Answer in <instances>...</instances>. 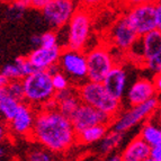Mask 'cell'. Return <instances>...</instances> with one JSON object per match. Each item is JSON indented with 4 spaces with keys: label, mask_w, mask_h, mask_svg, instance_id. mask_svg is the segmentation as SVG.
<instances>
[{
    "label": "cell",
    "mask_w": 161,
    "mask_h": 161,
    "mask_svg": "<svg viewBox=\"0 0 161 161\" xmlns=\"http://www.w3.org/2000/svg\"><path fill=\"white\" fill-rule=\"evenodd\" d=\"M31 136L50 152H63L75 142L72 124L58 110H38Z\"/></svg>",
    "instance_id": "cell-1"
},
{
    "label": "cell",
    "mask_w": 161,
    "mask_h": 161,
    "mask_svg": "<svg viewBox=\"0 0 161 161\" xmlns=\"http://www.w3.org/2000/svg\"><path fill=\"white\" fill-rule=\"evenodd\" d=\"M24 103L31 107H41L44 103L52 99L55 95L51 81V75L45 70H36L23 79Z\"/></svg>",
    "instance_id": "cell-2"
},
{
    "label": "cell",
    "mask_w": 161,
    "mask_h": 161,
    "mask_svg": "<svg viewBox=\"0 0 161 161\" xmlns=\"http://www.w3.org/2000/svg\"><path fill=\"white\" fill-rule=\"evenodd\" d=\"M79 99L82 104L112 116L115 119L121 113V102H117L106 92L102 83L87 81L78 88Z\"/></svg>",
    "instance_id": "cell-3"
},
{
    "label": "cell",
    "mask_w": 161,
    "mask_h": 161,
    "mask_svg": "<svg viewBox=\"0 0 161 161\" xmlns=\"http://www.w3.org/2000/svg\"><path fill=\"white\" fill-rule=\"evenodd\" d=\"M92 16L86 8H77L68 23V47L82 52L90 36Z\"/></svg>",
    "instance_id": "cell-4"
},
{
    "label": "cell",
    "mask_w": 161,
    "mask_h": 161,
    "mask_svg": "<svg viewBox=\"0 0 161 161\" xmlns=\"http://www.w3.org/2000/svg\"><path fill=\"white\" fill-rule=\"evenodd\" d=\"M159 107V98L154 97L143 104L132 106L124 113H119L112 123V131L124 134L126 131L149 118Z\"/></svg>",
    "instance_id": "cell-5"
},
{
    "label": "cell",
    "mask_w": 161,
    "mask_h": 161,
    "mask_svg": "<svg viewBox=\"0 0 161 161\" xmlns=\"http://www.w3.org/2000/svg\"><path fill=\"white\" fill-rule=\"evenodd\" d=\"M156 6L157 3L143 1V3H137L127 11V20L139 37H142L145 34L158 30L154 19Z\"/></svg>",
    "instance_id": "cell-6"
},
{
    "label": "cell",
    "mask_w": 161,
    "mask_h": 161,
    "mask_svg": "<svg viewBox=\"0 0 161 161\" xmlns=\"http://www.w3.org/2000/svg\"><path fill=\"white\" fill-rule=\"evenodd\" d=\"M87 79L92 82L102 83L105 77L115 65L108 48L105 46H97L86 54Z\"/></svg>",
    "instance_id": "cell-7"
},
{
    "label": "cell",
    "mask_w": 161,
    "mask_h": 161,
    "mask_svg": "<svg viewBox=\"0 0 161 161\" xmlns=\"http://www.w3.org/2000/svg\"><path fill=\"white\" fill-rule=\"evenodd\" d=\"M58 65L63 75L73 82H80V86L87 79L86 54L65 48L62 50Z\"/></svg>",
    "instance_id": "cell-8"
},
{
    "label": "cell",
    "mask_w": 161,
    "mask_h": 161,
    "mask_svg": "<svg viewBox=\"0 0 161 161\" xmlns=\"http://www.w3.org/2000/svg\"><path fill=\"white\" fill-rule=\"evenodd\" d=\"M113 121L114 118L112 116L103 113L100 110L95 109L92 106L82 104V103L79 105L77 110L70 117V122L72 124L75 134H78L83 130L89 129V127L96 126V125H105L109 127Z\"/></svg>",
    "instance_id": "cell-9"
},
{
    "label": "cell",
    "mask_w": 161,
    "mask_h": 161,
    "mask_svg": "<svg viewBox=\"0 0 161 161\" xmlns=\"http://www.w3.org/2000/svg\"><path fill=\"white\" fill-rule=\"evenodd\" d=\"M75 9V3L71 0H47L42 13L44 19L52 27L61 28L68 25Z\"/></svg>",
    "instance_id": "cell-10"
},
{
    "label": "cell",
    "mask_w": 161,
    "mask_h": 161,
    "mask_svg": "<svg viewBox=\"0 0 161 161\" xmlns=\"http://www.w3.org/2000/svg\"><path fill=\"white\" fill-rule=\"evenodd\" d=\"M110 38L122 51H130L132 46L136 43L139 36L130 25L126 15L119 16L117 20L114 23L110 30Z\"/></svg>",
    "instance_id": "cell-11"
},
{
    "label": "cell",
    "mask_w": 161,
    "mask_h": 161,
    "mask_svg": "<svg viewBox=\"0 0 161 161\" xmlns=\"http://www.w3.org/2000/svg\"><path fill=\"white\" fill-rule=\"evenodd\" d=\"M127 75L126 71L119 65H114L108 75L105 77L102 85L105 90L112 98L117 102H121L122 97L124 96L125 88H126Z\"/></svg>",
    "instance_id": "cell-12"
},
{
    "label": "cell",
    "mask_w": 161,
    "mask_h": 161,
    "mask_svg": "<svg viewBox=\"0 0 161 161\" xmlns=\"http://www.w3.org/2000/svg\"><path fill=\"white\" fill-rule=\"evenodd\" d=\"M36 113L34 112V108L31 107L26 103H22L19 105V108L17 110L16 115L9 122L10 129L14 133L18 135H31L34 119Z\"/></svg>",
    "instance_id": "cell-13"
},
{
    "label": "cell",
    "mask_w": 161,
    "mask_h": 161,
    "mask_svg": "<svg viewBox=\"0 0 161 161\" xmlns=\"http://www.w3.org/2000/svg\"><path fill=\"white\" fill-rule=\"evenodd\" d=\"M62 48L59 45L53 48L37 47L27 55L28 61L32 63L35 70H46L51 65L58 64Z\"/></svg>",
    "instance_id": "cell-14"
},
{
    "label": "cell",
    "mask_w": 161,
    "mask_h": 161,
    "mask_svg": "<svg viewBox=\"0 0 161 161\" xmlns=\"http://www.w3.org/2000/svg\"><path fill=\"white\" fill-rule=\"evenodd\" d=\"M154 97H158V92L152 81L147 78H141L135 81L127 92V100L131 106L143 104Z\"/></svg>",
    "instance_id": "cell-15"
},
{
    "label": "cell",
    "mask_w": 161,
    "mask_h": 161,
    "mask_svg": "<svg viewBox=\"0 0 161 161\" xmlns=\"http://www.w3.org/2000/svg\"><path fill=\"white\" fill-rule=\"evenodd\" d=\"M137 44L141 47L140 55L144 62L151 58L161 55V32L159 30L145 34L142 37H139Z\"/></svg>",
    "instance_id": "cell-16"
},
{
    "label": "cell",
    "mask_w": 161,
    "mask_h": 161,
    "mask_svg": "<svg viewBox=\"0 0 161 161\" xmlns=\"http://www.w3.org/2000/svg\"><path fill=\"white\" fill-rule=\"evenodd\" d=\"M150 145L147 144L140 136H136L129 142L122 152L121 158L124 161H144L150 158Z\"/></svg>",
    "instance_id": "cell-17"
},
{
    "label": "cell",
    "mask_w": 161,
    "mask_h": 161,
    "mask_svg": "<svg viewBox=\"0 0 161 161\" xmlns=\"http://www.w3.org/2000/svg\"><path fill=\"white\" fill-rule=\"evenodd\" d=\"M20 103L15 100L10 95L8 94L7 89H0V114L5 117L7 122H10L16 115L17 110L19 108Z\"/></svg>",
    "instance_id": "cell-18"
},
{
    "label": "cell",
    "mask_w": 161,
    "mask_h": 161,
    "mask_svg": "<svg viewBox=\"0 0 161 161\" xmlns=\"http://www.w3.org/2000/svg\"><path fill=\"white\" fill-rule=\"evenodd\" d=\"M109 127L105 125H96V126L89 127L83 130L82 132L75 134V142L81 144H90V143L98 142L105 135L107 134Z\"/></svg>",
    "instance_id": "cell-19"
},
{
    "label": "cell",
    "mask_w": 161,
    "mask_h": 161,
    "mask_svg": "<svg viewBox=\"0 0 161 161\" xmlns=\"http://www.w3.org/2000/svg\"><path fill=\"white\" fill-rule=\"evenodd\" d=\"M139 136L151 148L161 145V131L152 123H145L140 131Z\"/></svg>",
    "instance_id": "cell-20"
},
{
    "label": "cell",
    "mask_w": 161,
    "mask_h": 161,
    "mask_svg": "<svg viewBox=\"0 0 161 161\" xmlns=\"http://www.w3.org/2000/svg\"><path fill=\"white\" fill-rule=\"evenodd\" d=\"M122 141H123V134L110 130V132L108 131L107 134L99 141L98 148H99V151L102 153H109L114 149L117 148L118 145L122 143Z\"/></svg>",
    "instance_id": "cell-21"
},
{
    "label": "cell",
    "mask_w": 161,
    "mask_h": 161,
    "mask_svg": "<svg viewBox=\"0 0 161 161\" xmlns=\"http://www.w3.org/2000/svg\"><path fill=\"white\" fill-rule=\"evenodd\" d=\"M80 104H81V102H80V99H79L78 92H77V94L72 95V96L68 97L65 99L58 103L57 110L61 115H63L64 117L70 119V117H71L72 114L77 110V108L79 107Z\"/></svg>",
    "instance_id": "cell-22"
},
{
    "label": "cell",
    "mask_w": 161,
    "mask_h": 161,
    "mask_svg": "<svg viewBox=\"0 0 161 161\" xmlns=\"http://www.w3.org/2000/svg\"><path fill=\"white\" fill-rule=\"evenodd\" d=\"M8 94L18 103H24V88L22 80H11L6 87Z\"/></svg>",
    "instance_id": "cell-23"
},
{
    "label": "cell",
    "mask_w": 161,
    "mask_h": 161,
    "mask_svg": "<svg viewBox=\"0 0 161 161\" xmlns=\"http://www.w3.org/2000/svg\"><path fill=\"white\" fill-rule=\"evenodd\" d=\"M27 161H53V157L50 151L44 148H34L30 150Z\"/></svg>",
    "instance_id": "cell-24"
},
{
    "label": "cell",
    "mask_w": 161,
    "mask_h": 161,
    "mask_svg": "<svg viewBox=\"0 0 161 161\" xmlns=\"http://www.w3.org/2000/svg\"><path fill=\"white\" fill-rule=\"evenodd\" d=\"M15 65L19 69V71H20V73H22V75H23V79L36 71L35 68L33 67L32 63L28 61V59H27L26 57L16 58V59H15Z\"/></svg>",
    "instance_id": "cell-25"
},
{
    "label": "cell",
    "mask_w": 161,
    "mask_h": 161,
    "mask_svg": "<svg viewBox=\"0 0 161 161\" xmlns=\"http://www.w3.org/2000/svg\"><path fill=\"white\" fill-rule=\"evenodd\" d=\"M51 81H52V86H53V89L55 90V92L64 90V89H67L68 87L70 86L69 79H68L61 71L57 72L55 75H51Z\"/></svg>",
    "instance_id": "cell-26"
},
{
    "label": "cell",
    "mask_w": 161,
    "mask_h": 161,
    "mask_svg": "<svg viewBox=\"0 0 161 161\" xmlns=\"http://www.w3.org/2000/svg\"><path fill=\"white\" fill-rule=\"evenodd\" d=\"M41 38V46L44 48H53L58 46V35L55 32H45L40 36Z\"/></svg>",
    "instance_id": "cell-27"
},
{
    "label": "cell",
    "mask_w": 161,
    "mask_h": 161,
    "mask_svg": "<svg viewBox=\"0 0 161 161\" xmlns=\"http://www.w3.org/2000/svg\"><path fill=\"white\" fill-rule=\"evenodd\" d=\"M9 81L11 80H23V75L19 69L15 64H6L3 68L1 72Z\"/></svg>",
    "instance_id": "cell-28"
},
{
    "label": "cell",
    "mask_w": 161,
    "mask_h": 161,
    "mask_svg": "<svg viewBox=\"0 0 161 161\" xmlns=\"http://www.w3.org/2000/svg\"><path fill=\"white\" fill-rule=\"evenodd\" d=\"M145 65L150 71H152L154 75H160L161 72V55L159 57L151 58L145 61Z\"/></svg>",
    "instance_id": "cell-29"
},
{
    "label": "cell",
    "mask_w": 161,
    "mask_h": 161,
    "mask_svg": "<svg viewBox=\"0 0 161 161\" xmlns=\"http://www.w3.org/2000/svg\"><path fill=\"white\" fill-rule=\"evenodd\" d=\"M78 92V88L77 87H71L69 86L67 89H64V90H61V92H55V95H54V99L57 100V103L61 102V100L65 99V98H68V97L72 96V95L77 94Z\"/></svg>",
    "instance_id": "cell-30"
},
{
    "label": "cell",
    "mask_w": 161,
    "mask_h": 161,
    "mask_svg": "<svg viewBox=\"0 0 161 161\" xmlns=\"http://www.w3.org/2000/svg\"><path fill=\"white\" fill-rule=\"evenodd\" d=\"M23 14H24V11L20 10L19 8H17L16 6L13 5V3H11V6L9 7L8 9V18L11 19V20H18L19 18H22Z\"/></svg>",
    "instance_id": "cell-31"
},
{
    "label": "cell",
    "mask_w": 161,
    "mask_h": 161,
    "mask_svg": "<svg viewBox=\"0 0 161 161\" xmlns=\"http://www.w3.org/2000/svg\"><path fill=\"white\" fill-rule=\"evenodd\" d=\"M150 158L154 161H161V145H157V147L151 148Z\"/></svg>",
    "instance_id": "cell-32"
},
{
    "label": "cell",
    "mask_w": 161,
    "mask_h": 161,
    "mask_svg": "<svg viewBox=\"0 0 161 161\" xmlns=\"http://www.w3.org/2000/svg\"><path fill=\"white\" fill-rule=\"evenodd\" d=\"M154 19H156L157 28L160 31V28H161V5H160V3H157L156 11H154Z\"/></svg>",
    "instance_id": "cell-33"
},
{
    "label": "cell",
    "mask_w": 161,
    "mask_h": 161,
    "mask_svg": "<svg viewBox=\"0 0 161 161\" xmlns=\"http://www.w3.org/2000/svg\"><path fill=\"white\" fill-rule=\"evenodd\" d=\"M46 3H47V0H31V7L42 10L44 8V6L46 5Z\"/></svg>",
    "instance_id": "cell-34"
},
{
    "label": "cell",
    "mask_w": 161,
    "mask_h": 161,
    "mask_svg": "<svg viewBox=\"0 0 161 161\" xmlns=\"http://www.w3.org/2000/svg\"><path fill=\"white\" fill-rule=\"evenodd\" d=\"M152 83H153V86H154V88H156L157 92H160V89H161V77H160V75H154V79H153Z\"/></svg>",
    "instance_id": "cell-35"
},
{
    "label": "cell",
    "mask_w": 161,
    "mask_h": 161,
    "mask_svg": "<svg viewBox=\"0 0 161 161\" xmlns=\"http://www.w3.org/2000/svg\"><path fill=\"white\" fill-rule=\"evenodd\" d=\"M31 43L33 44L34 46H36V48L40 47L41 46V38L38 35H33L32 37H31Z\"/></svg>",
    "instance_id": "cell-36"
},
{
    "label": "cell",
    "mask_w": 161,
    "mask_h": 161,
    "mask_svg": "<svg viewBox=\"0 0 161 161\" xmlns=\"http://www.w3.org/2000/svg\"><path fill=\"white\" fill-rule=\"evenodd\" d=\"M8 83H9L8 79L6 78L3 73H0V89H1V88H6V87L8 86Z\"/></svg>",
    "instance_id": "cell-37"
},
{
    "label": "cell",
    "mask_w": 161,
    "mask_h": 161,
    "mask_svg": "<svg viewBox=\"0 0 161 161\" xmlns=\"http://www.w3.org/2000/svg\"><path fill=\"white\" fill-rule=\"evenodd\" d=\"M6 136H7V131H6L5 126L0 125V142H3L6 139Z\"/></svg>",
    "instance_id": "cell-38"
},
{
    "label": "cell",
    "mask_w": 161,
    "mask_h": 161,
    "mask_svg": "<svg viewBox=\"0 0 161 161\" xmlns=\"http://www.w3.org/2000/svg\"><path fill=\"white\" fill-rule=\"evenodd\" d=\"M105 161H122L121 154H112L109 156Z\"/></svg>",
    "instance_id": "cell-39"
},
{
    "label": "cell",
    "mask_w": 161,
    "mask_h": 161,
    "mask_svg": "<svg viewBox=\"0 0 161 161\" xmlns=\"http://www.w3.org/2000/svg\"><path fill=\"white\" fill-rule=\"evenodd\" d=\"M3 154H5V150H3V148H0V160H1V158L3 157Z\"/></svg>",
    "instance_id": "cell-40"
},
{
    "label": "cell",
    "mask_w": 161,
    "mask_h": 161,
    "mask_svg": "<svg viewBox=\"0 0 161 161\" xmlns=\"http://www.w3.org/2000/svg\"><path fill=\"white\" fill-rule=\"evenodd\" d=\"M144 161H154V160H152V159H151V158H148V159H145Z\"/></svg>",
    "instance_id": "cell-41"
},
{
    "label": "cell",
    "mask_w": 161,
    "mask_h": 161,
    "mask_svg": "<svg viewBox=\"0 0 161 161\" xmlns=\"http://www.w3.org/2000/svg\"><path fill=\"white\" fill-rule=\"evenodd\" d=\"M122 161H124V160H122Z\"/></svg>",
    "instance_id": "cell-42"
}]
</instances>
